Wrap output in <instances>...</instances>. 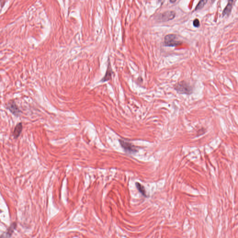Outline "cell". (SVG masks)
<instances>
[{"instance_id":"ba28073f","label":"cell","mask_w":238,"mask_h":238,"mask_svg":"<svg viewBox=\"0 0 238 238\" xmlns=\"http://www.w3.org/2000/svg\"><path fill=\"white\" fill-rule=\"evenodd\" d=\"M233 3V0H229L227 5H226L223 12V16H228L229 15L232 9Z\"/></svg>"},{"instance_id":"8fae6325","label":"cell","mask_w":238,"mask_h":238,"mask_svg":"<svg viewBox=\"0 0 238 238\" xmlns=\"http://www.w3.org/2000/svg\"><path fill=\"white\" fill-rule=\"evenodd\" d=\"M208 0H200V1L199 2L198 5L195 7V10H201L203 7L204 6L206 5Z\"/></svg>"},{"instance_id":"5b68a950","label":"cell","mask_w":238,"mask_h":238,"mask_svg":"<svg viewBox=\"0 0 238 238\" xmlns=\"http://www.w3.org/2000/svg\"><path fill=\"white\" fill-rule=\"evenodd\" d=\"M119 142H120L122 148L126 151L130 153H135L137 151L136 147H135L134 145H133L130 142L124 141L122 139H120Z\"/></svg>"},{"instance_id":"6da1fadb","label":"cell","mask_w":238,"mask_h":238,"mask_svg":"<svg viewBox=\"0 0 238 238\" xmlns=\"http://www.w3.org/2000/svg\"><path fill=\"white\" fill-rule=\"evenodd\" d=\"M173 88L180 95H191L194 91L192 86L185 81L178 82L173 86Z\"/></svg>"},{"instance_id":"52a82bcc","label":"cell","mask_w":238,"mask_h":238,"mask_svg":"<svg viewBox=\"0 0 238 238\" xmlns=\"http://www.w3.org/2000/svg\"><path fill=\"white\" fill-rule=\"evenodd\" d=\"M22 122H19L17 123V125L15 126L14 130L13 131V136L14 138L17 139L19 137L20 134L22 133Z\"/></svg>"},{"instance_id":"3957f363","label":"cell","mask_w":238,"mask_h":238,"mask_svg":"<svg viewBox=\"0 0 238 238\" xmlns=\"http://www.w3.org/2000/svg\"><path fill=\"white\" fill-rule=\"evenodd\" d=\"M6 107L14 116H20L22 113V111L20 110L18 105L14 100H11L7 102Z\"/></svg>"},{"instance_id":"7a4b0ae2","label":"cell","mask_w":238,"mask_h":238,"mask_svg":"<svg viewBox=\"0 0 238 238\" xmlns=\"http://www.w3.org/2000/svg\"><path fill=\"white\" fill-rule=\"evenodd\" d=\"M182 44V41L178 40L177 36L173 34L167 35L164 38V44L166 47H176Z\"/></svg>"},{"instance_id":"8992f818","label":"cell","mask_w":238,"mask_h":238,"mask_svg":"<svg viewBox=\"0 0 238 238\" xmlns=\"http://www.w3.org/2000/svg\"><path fill=\"white\" fill-rule=\"evenodd\" d=\"M113 73V71L112 67L111 65L110 61L109 60H108V63H107L106 73L104 76V77L101 80V82H106L110 81L112 78Z\"/></svg>"},{"instance_id":"7c38bea8","label":"cell","mask_w":238,"mask_h":238,"mask_svg":"<svg viewBox=\"0 0 238 238\" xmlns=\"http://www.w3.org/2000/svg\"><path fill=\"white\" fill-rule=\"evenodd\" d=\"M193 25L195 27H199L200 25V21L197 19H195L193 22Z\"/></svg>"},{"instance_id":"277c9868","label":"cell","mask_w":238,"mask_h":238,"mask_svg":"<svg viewBox=\"0 0 238 238\" xmlns=\"http://www.w3.org/2000/svg\"><path fill=\"white\" fill-rule=\"evenodd\" d=\"M175 16V13L173 11H167L160 14L157 17L158 22H166L173 19Z\"/></svg>"},{"instance_id":"30bf717a","label":"cell","mask_w":238,"mask_h":238,"mask_svg":"<svg viewBox=\"0 0 238 238\" xmlns=\"http://www.w3.org/2000/svg\"><path fill=\"white\" fill-rule=\"evenodd\" d=\"M135 185H136L137 189L138 190L139 192H141V194L145 197H147V193H146V191L144 186L142 185L141 183H139V182H136L135 183Z\"/></svg>"},{"instance_id":"9a60e30c","label":"cell","mask_w":238,"mask_h":238,"mask_svg":"<svg viewBox=\"0 0 238 238\" xmlns=\"http://www.w3.org/2000/svg\"><path fill=\"white\" fill-rule=\"evenodd\" d=\"M212 1V3H214L215 1V0H211Z\"/></svg>"},{"instance_id":"9c48e42d","label":"cell","mask_w":238,"mask_h":238,"mask_svg":"<svg viewBox=\"0 0 238 238\" xmlns=\"http://www.w3.org/2000/svg\"><path fill=\"white\" fill-rule=\"evenodd\" d=\"M17 226V224L16 222H14L10 225V226L7 229V232L6 233V237H11Z\"/></svg>"},{"instance_id":"5bb4252c","label":"cell","mask_w":238,"mask_h":238,"mask_svg":"<svg viewBox=\"0 0 238 238\" xmlns=\"http://www.w3.org/2000/svg\"><path fill=\"white\" fill-rule=\"evenodd\" d=\"M176 1V0H170V2L172 3H174Z\"/></svg>"},{"instance_id":"4fadbf2b","label":"cell","mask_w":238,"mask_h":238,"mask_svg":"<svg viewBox=\"0 0 238 238\" xmlns=\"http://www.w3.org/2000/svg\"><path fill=\"white\" fill-rule=\"evenodd\" d=\"M202 132H205V129H204V128H202V129L199 130L198 132V134H199L198 135H202L203 134L202 133Z\"/></svg>"}]
</instances>
